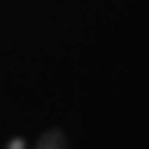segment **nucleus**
<instances>
[{
	"label": "nucleus",
	"mask_w": 149,
	"mask_h": 149,
	"mask_svg": "<svg viewBox=\"0 0 149 149\" xmlns=\"http://www.w3.org/2000/svg\"><path fill=\"white\" fill-rule=\"evenodd\" d=\"M40 149H65V134L57 132V129L47 132L40 142Z\"/></svg>",
	"instance_id": "obj_1"
}]
</instances>
